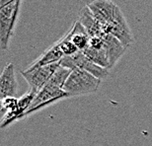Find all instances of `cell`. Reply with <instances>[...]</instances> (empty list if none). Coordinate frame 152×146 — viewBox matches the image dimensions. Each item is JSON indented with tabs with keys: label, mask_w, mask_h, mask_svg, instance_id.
<instances>
[{
	"label": "cell",
	"mask_w": 152,
	"mask_h": 146,
	"mask_svg": "<svg viewBox=\"0 0 152 146\" xmlns=\"http://www.w3.org/2000/svg\"><path fill=\"white\" fill-rule=\"evenodd\" d=\"M87 7L106 34L117 38L124 47L132 45L133 36L120 7L111 0H93Z\"/></svg>",
	"instance_id": "cell-1"
},
{
	"label": "cell",
	"mask_w": 152,
	"mask_h": 146,
	"mask_svg": "<svg viewBox=\"0 0 152 146\" xmlns=\"http://www.w3.org/2000/svg\"><path fill=\"white\" fill-rule=\"evenodd\" d=\"M101 79L81 69H73L66 80L63 91L67 98L91 95L98 91Z\"/></svg>",
	"instance_id": "cell-2"
},
{
	"label": "cell",
	"mask_w": 152,
	"mask_h": 146,
	"mask_svg": "<svg viewBox=\"0 0 152 146\" xmlns=\"http://www.w3.org/2000/svg\"><path fill=\"white\" fill-rule=\"evenodd\" d=\"M22 0H14L0 8V50H7Z\"/></svg>",
	"instance_id": "cell-3"
},
{
	"label": "cell",
	"mask_w": 152,
	"mask_h": 146,
	"mask_svg": "<svg viewBox=\"0 0 152 146\" xmlns=\"http://www.w3.org/2000/svg\"><path fill=\"white\" fill-rule=\"evenodd\" d=\"M59 64L63 67L70 69V70L81 69V70L86 71L95 77L101 79V80L105 79L109 75V69L96 64L83 51H78L72 55L64 56L59 61Z\"/></svg>",
	"instance_id": "cell-4"
},
{
	"label": "cell",
	"mask_w": 152,
	"mask_h": 146,
	"mask_svg": "<svg viewBox=\"0 0 152 146\" xmlns=\"http://www.w3.org/2000/svg\"><path fill=\"white\" fill-rule=\"evenodd\" d=\"M58 66L59 62L53 63V64L41 66V67L35 69H26V70L21 72V74L28 83L30 88L29 90L37 95L47 85L48 80L53 75V73L56 72Z\"/></svg>",
	"instance_id": "cell-5"
},
{
	"label": "cell",
	"mask_w": 152,
	"mask_h": 146,
	"mask_svg": "<svg viewBox=\"0 0 152 146\" xmlns=\"http://www.w3.org/2000/svg\"><path fill=\"white\" fill-rule=\"evenodd\" d=\"M66 98H67V95L65 94L63 89L50 86V85H45L36 95L34 101H33L31 106H30L29 110L26 112L25 118H28L29 115L35 114V112L60 101V100Z\"/></svg>",
	"instance_id": "cell-6"
},
{
	"label": "cell",
	"mask_w": 152,
	"mask_h": 146,
	"mask_svg": "<svg viewBox=\"0 0 152 146\" xmlns=\"http://www.w3.org/2000/svg\"><path fill=\"white\" fill-rule=\"evenodd\" d=\"M18 92V82L15 67L12 62L7 63L0 74V100L15 97Z\"/></svg>",
	"instance_id": "cell-7"
},
{
	"label": "cell",
	"mask_w": 152,
	"mask_h": 146,
	"mask_svg": "<svg viewBox=\"0 0 152 146\" xmlns=\"http://www.w3.org/2000/svg\"><path fill=\"white\" fill-rule=\"evenodd\" d=\"M105 50L107 53L109 62H110V68H113L121 56L124 55L126 50V47L121 44L117 38L111 36L106 35L105 36Z\"/></svg>",
	"instance_id": "cell-8"
},
{
	"label": "cell",
	"mask_w": 152,
	"mask_h": 146,
	"mask_svg": "<svg viewBox=\"0 0 152 146\" xmlns=\"http://www.w3.org/2000/svg\"><path fill=\"white\" fill-rule=\"evenodd\" d=\"M78 21L85 28L90 38H92V36H103L106 35V33L103 31L98 21L93 16L92 12L87 7V5L82 9L81 13L79 15Z\"/></svg>",
	"instance_id": "cell-9"
},
{
	"label": "cell",
	"mask_w": 152,
	"mask_h": 146,
	"mask_svg": "<svg viewBox=\"0 0 152 146\" xmlns=\"http://www.w3.org/2000/svg\"><path fill=\"white\" fill-rule=\"evenodd\" d=\"M64 57V54L62 53L57 42L53 45L50 48H48L41 56L38 57L32 64L27 69H35L41 66H45L48 64H53V63H57Z\"/></svg>",
	"instance_id": "cell-10"
},
{
	"label": "cell",
	"mask_w": 152,
	"mask_h": 146,
	"mask_svg": "<svg viewBox=\"0 0 152 146\" xmlns=\"http://www.w3.org/2000/svg\"><path fill=\"white\" fill-rule=\"evenodd\" d=\"M70 41L75 45V47L80 51H83L88 47L90 41V36L87 34L86 30L81 23L77 20L71 27V29L67 32Z\"/></svg>",
	"instance_id": "cell-11"
},
{
	"label": "cell",
	"mask_w": 152,
	"mask_h": 146,
	"mask_svg": "<svg viewBox=\"0 0 152 146\" xmlns=\"http://www.w3.org/2000/svg\"><path fill=\"white\" fill-rule=\"evenodd\" d=\"M72 70L70 69L63 67L59 64V66L57 67L56 72L53 73V75L51 76L50 79L48 80L47 85H50V86L56 87V88H60V89H63V86H64L66 80L69 77Z\"/></svg>",
	"instance_id": "cell-12"
},
{
	"label": "cell",
	"mask_w": 152,
	"mask_h": 146,
	"mask_svg": "<svg viewBox=\"0 0 152 146\" xmlns=\"http://www.w3.org/2000/svg\"><path fill=\"white\" fill-rule=\"evenodd\" d=\"M12 1H14V0H0V8L9 4V3H11Z\"/></svg>",
	"instance_id": "cell-13"
},
{
	"label": "cell",
	"mask_w": 152,
	"mask_h": 146,
	"mask_svg": "<svg viewBox=\"0 0 152 146\" xmlns=\"http://www.w3.org/2000/svg\"><path fill=\"white\" fill-rule=\"evenodd\" d=\"M3 111V108H2V101L0 100V112Z\"/></svg>",
	"instance_id": "cell-14"
}]
</instances>
